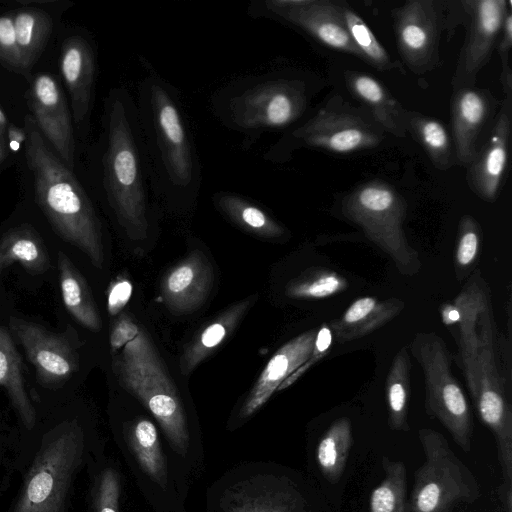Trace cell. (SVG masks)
<instances>
[{"mask_svg":"<svg viewBox=\"0 0 512 512\" xmlns=\"http://www.w3.org/2000/svg\"><path fill=\"white\" fill-rule=\"evenodd\" d=\"M441 24L437 1L410 0L395 11L398 51L414 73L423 74L438 65Z\"/></svg>","mask_w":512,"mask_h":512,"instance_id":"cell-14","label":"cell"},{"mask_svg":"<svg viewBox=\"0 0 512 512\" xmlns=\"http://www.w3.org/2000/svg\"><path fill=\"white\" fill-rule=\"evenodd\" d=\"M257 295L232 304L205 326L185 347L180 358V370L190 375L220 344L234 332L248 310L256 301Z\"/></svg>","mask_w":512,"mask_h":512,"instance_id":"cell-23","label":"cell"},{"mask_svg":"<svg viewBox=\"0 0 512 512\" xmlns=\"http://www.w3.org/2000/svg\"><path fill=\"white\" fill-rule=\"evenodd\" d=\"M7 136L10 141V146L13 150H17L19 145L26 142L27 135L23 128L14 124H9L7 127Z\"/></svg>","mask_w":512,"mask_h":512,"instance_id":"cell-43","label":"cell"},{"mask_svg":"<svg viewBox=\"0 0 512 512\" xmlns=\"http://www.w3.org/2000/svg\"><path fill=\"white\" fill-rule=\"evenodd\" d=\"M57 262L65 308L85 328L100 330L102 320L86 279L64 252H58Z\"/></svg>","mask_w":512,"mask_h":512,"instance_id":"cell-25","label":"cell"},{"mask_svg":"<svg viewBox=\"0 0 512 512\" xmlns=\"http://www.w3.org/2000/svg\"><path fill=\"white\" fill-rule=\"evenodd\" d=\"M348 90L362 101L377 123L397 137L408 131V113L388 89L374 77L355 71L345 73Z\"/></svg>","mask_w":512,"mask_h":512,"instance_id":"cell-22","label":"cell"},{"mask_svg":"<svg viewBox=\"0 0 512 512\" xmlns=\"http://www.w3.org/2000/svg\"><path fill=\"white\" fill-rule=\"evenodd\" d=\"M408 131L423 146L437 169L446 170L453 165L451 139L442 122L429 116L409 112Z\"/></svg>","mask_w":512,"mask_h":512,"instance_id":"cell-31","label":"cell"},{"mask_svg":"<svg viewBox=\"0 0 512 512\" xmlns=\"http://www.w3.org/2000/svg\"><path fill=\"white\" fill-rule=\"evenodd\" d=\"M302 495L289 485L265 489L262 493L242 494L230 512H306Z\"/></svg>","mask_w":512,"mask_h":512,"instance_id":"cell-35","label":"cell"},{"mask_svg":"<svg viewBox=\"0 0 512 512\" xmlns=\"http://www.w3.org/2000/svg\"><path fill=\"white\" fill-rule=\"evenodd\" d=\"M497 100L487 89L475 87L454 90L451 122L456 162L469 166L477 155L479 137L490 120Z\"/></svg>","mask_w":512,"mask_h":512,"instance_id":"cell-19","label":"cell"},{"mask_svg":"<svg viewBox=\"0 0 512 512\" xmlns=\"http://www.w3.org/2000/svg\"><path fill=\"white\" fill-rule=\"evenodd\" d=\"M479 227L470 216H464L460 222V238L457 246L456 259L461 266L471 264L479 247Z\"/></svg>","mask_w":512,"mask_h":512,"instance_id":"cell-40","label":"cell"},{"mask_svg":"<svg viewBox=\"0 0 512 512\" xmlns=\"http://www.w3.org/2000/svg\"><path fill=\"white\" fill-rule=\"evenodd\" d=\"M385 310L386 308L378 304L377 299L373 297L359 298L343 314L337 329L344 327V341L360 336L390 317L385 315Z\"/></svg>","mask_w":512,"mask_h":512,"instance_id":"cell-36","label":"cell"},{"mask_svg":"<svg viewBox=\"0 0 512 512\" xmlns=\"http://www.w3.org/2000/svg\"><path fill=\"white\" fill-rule=\"evenodd\" d=\"M132 295V284L127 279H119L111 285L108 294V311L111 315L118 314L127 304Z\"/></svg>","mask_w":512,"mask_h":512,"instance_id":"cell-42","label":"cell"},{"mask_svg":"<svg viewBox=\"0 0 512 512\" xmlns=\"http://www.w3.org/2000/svg\"><path fill=\"white\" fill-rule=\"evenodd\" d=\"M7 131V118L3 110L0 108V164L6 158V142L5 134Z\"/></svg>","mask_w":512,"mask_h":512,"instance_id":"cell-45","label":"cell"},{"mask_svg":"<svg viewBox=\"0 0 512 512\" xmlns=\"http://www.w3.org/2000/svg\"><path fill=\"white\" fill-rule=\"evenodd\" d=\"M28 99L40 132L58 158L72 170L75 155L72 117L62 89L52 76L40 74L31 84Z\"/></svg>","mask_w":512,"mask_h":512,"instance_id":"cell-16","label":"cell"},{"mask_svg":"<svg viewBox=\"0 0 512 512\" xmlns=\"http://www.w3.org/2000/svg\"><path fill=\"white\" fill-rule=\"evenodd\" d=\"M346 280L330 271L308 273L292 280L286 294L292 298H324L346 287Z\"/></svg>","mask_w":512,"mask_h":512,"instance_id":"cell-37","label":"cell"},{"mask_svg":"<svg viewBox=\"0 0 512 512\" xmlns=\"http://www.w3.org/2000/svg\"><path fill=\"white\" fill-rule=\"evenodd\" d=\"M504 512H512V484L501 483L497 489Z\"/></svg>","mask_w":512,"mask_h":512,"instance_id":"cell-44","label":"cell"},{"mask_svg":"<svg viewBox=\"0 0 512 512\" xmlns=\"http://www.w3.org/2000/svg\"><path fill=\"white\" fill-rule=\"evenodd\" d=\"M411 352L418 360L425 382L426 413L437 419L465 452L471 450L473 416L451 370L449 351L434 332L416 334Z\"/></svg>","mask_w":512,"mask_h":512,"instance_id":"cell-10","label":"cell"},{"mask_svg":"<svg viewBox=\"0 0 512 512\" xmlns=\"http://www.w3.org/2000/svg\"><path fill=\"white\" fill-rule=\"evenodd\" d=\"M84 448V432L76 419L47 431L10 512H66Z\"/></svg>","mask_w":512,"mask_h":512,"instance_id":"cell-7","label":"cell"},{"mask_svg":"<svg viewBox=\"0 0 512 512\" xmlns=\"http://www.w3.org/2000/svg\"><path fill=\"white\" fill-rule=\"evenodd\" d=\"M383 133V128L369 111L354 107L335 95L315 115L285 134L263 158L269 162H283L300 146L342 154L371 149L381 143Z\"/></svg>","mask_w":512,"mask_h":512,"instance_id":"cell-8","label":"cell"},{"mask_svg":"<svg viewBox=\"0 0 512 512\" xmlns=\"http://www.w3.org/2000/svg\"><path fill=\"white\" fill-rule=\"evenodd\" d=\"M104 112L99 160L102 192L126 235L143 240L150 230L151 196L155 191L135 96L125 87L114 88Z\"/></svg>","mask_w":512,"mask_h":512,"instance_id":"cell-2","label":"cell"},{"mask_svg":"<svg viewBox=\"0 0 512 512\" xmlns=\"http://www.w3.org/2000/svg\"><path fill=\"white\" fill-rule=\"evenodd\" d=\"M247 12L252 18L270 19L296 27L334 50L363 60L344 24L339 1L254 0Z\"/></svg>","mask_w":512,"mask_h":512,"instance_id":"cell-11","label":"cell"},{"mask_svg":"<svg viewBox=\"0 0 512 512\" xmlns=\"http://www.w3.org/2000/svg\"><path fill=\"white\" fill-rule=\"evenodd\" d=\"M9 331L24 348L28 360L43 385L57 387L67 381L79 367V354L72 331L55 333L40 324L11 316Z\"/></svg>","mask_w":512,"mask_h":512,"instance_id":"cell-12","label":"cell"},{"mask_svg":"<svg viewBox=\"0 0 512 512\" xmlns=\"http://www.w3.org/2000/svg\"><path fill=\"white\" fill-rule=\"evenodd\" d=\"M128 441L142 469L163 487L167 469L154 424L138 419L129 429Z\"/></svg>","mask_w":512,"mask_h":512,"instance_id":"cell-32","label":"cell"},{"mask_svg":"<svg viewBox=\"0 0 512 512\" xmlns=\"http://www.w3.org/2000/svg\"><path fill=\"white\" fill-rule=\"evenodd\" d=\"M0 64L13 72L25 74L16 43L13 14L0 16Z\"/></svg>","mask_w":512,"mask_h":512,"instance_id":"cell-38","label":"cell"},{"mask_svg":"<svg viewBox=\"0 0 512 512\" xmlns=\"http://www.w3.org/2000/svg\"><path fill=\"white\" fill-rule=\"evenodd\" d=\"M110 347L113 370L120 385L149 409L173 449L185 455L189 432L182 402L148 335L123 314L112 325Z\"/></svg>","mask_w":512,"mask_h":512,"instance_id":"cell-5","label":"cell"},{"mask_svg":"<svg viewBox=\"0 0 512 512\" xmlns=\"http://www.w3.org/2000/svg\"><path fill=\"white\" fill-rule=\"evenodd\" d=\"M342 210L374 240L390 247L402 243L405 201L391 184L375 179L358 185L343 198Z\"/></svg>","mask_w":512,"mask_h":512,"instance_id":"cell-13","label":"cell"},{"mask_svg":"<svg viewBox=\"0 0 512 512\" xmlns=\"http://www.w3.org/2000/svg\"><path fill=\"white\" fill-rule=\"evenodd\" d=\"M0 387L6 390L24 426L29 430L33 429L36 424V410L25 388L21 357L10 332L1 325Z\"/></svg>","mask_w":512,"mask_h":512,"instance_id":"cell-26","label":"cell"},{"mask_svg":"<svg viewBox=\"0 0 512 512\" xmlns=\"http://www.w3.org/2000/svg\"><path fill=\"white\" fill-rule=\"evenodd\" d=\"M459 318L460 314L455 306H449L443 310V319L447 324L457 322Z\"/></svg>","mask_w":512,"mask_h":512,"instance_id":"cell-46","label":"cell"},{"mask_svg":"<svg viewBox=\"0 0 512 512\" xmlns=\"http://www.w3.org/2000/svg\"><path fill=\"white\" fill-rule=\"evenodd\" d=\"M384 477L369 497V512H409L406 467L400 460L382 457Z\"/></svg>","mask_w":512,"mask_h":512,"instance_id":"cell-30","label":"cell"},{"mask_svg":"<svg viewBox=\"0 0 512 512\" xmlns=\"http://www.w3.org/2000/svg\"><path fill=\"white\" fill-rule=\"evenodd\" d=\"M135 96L155 194L188 204L202 184L201 163L179 90L144 59Z\"/></svg>","mask_w":512,"mask_h":512,"instance_id":"cell-1","label":"cell"},{"mask_svg":"<svg viewBox=\"0 0 512 512\" xmlns=\"http://www.w3.org/2000/svg\"><path fill=\"white\" fill-rule=\"evenodd\" d=\"M512 47V11H508L502 24L497 46L501 59V83L505 96L512 95V70L509 65V53Z\"/></svg>","mask_w":512,"mask_h":512,"instance_id":"cell-41","label":"cell"},{"mask_svg":"<svg viewBox=\"0 0 512 512\" xmlns=\"http://www.w3.org/2000/svg\"><path fill=\"white\" fill-rule=\"evenodd\" d=\"M212 201L227 219L243 231L259 238L276 239L285 235V228L265 209L244 196L218 191Z\"/></svg>","mask_w":512,"mask_h":512,"instance_id":"cell-24","label":"cell"},{"mask_svg":"<svg viewBox=\"0 0 512 512\" xmlns=\"http://www.w3.org/2000/svg\"><path fill=\"white\" fill-rule=\"evenodd\" d=\"M406 348L396 355L387 377L388 425L395 431L408 432L409 370Z\"/></svg>","mask_w":512,"mask_h":512,"instance_id":"cell-33","label":"cell"},{"mask_svg":"<svg viewBox=\"0 0 512 512\" xmlns=\"http://www.w3.org/2000/svg\"><path fill=\"white\" fill-rule=\"evenodd\" d=\"M467 33L452 78L454 90L473 87L480 70L488 62L511 10L510 0H470L463 2Z\"/></svg>","mask_w":512,"mask_h":512,"instance_id":"cell-15","label":"cell"},{"mask_svg":"<svg viewBox=\"0 0 512 512\" xmlns=\"http://www.w3.org/2000/svg\"><path fill=\"white\" fill-rule=\"evenodd\" d=\"M119 478L116 471L107 468L100 476L95 506L96 512H119Z\"/></svg>","mask_w":512,"mask_h":512,"instance_id":"cell-39","label":"cell"},{"mask_svg":"<svg viewBox=\"0 0 512 512\" xmlns=\"http://www.w3.org/2000/svg\"><path fill=\"white\" fill-rule=\"evenodd\" d=\"M214 274L207 256L194 250L163 276L160 292L166 307L175 314H189L208 298Z\"/></svg>","mask_w":512,"mask_h":512,"instance_id":"cell-18","label":"cell"},{"mask_svg":"<svg viewBox=\"0 0 512 512\" xmlns=\"http://www.w3.org/2000/svg\"><path fill=\"white\" fill-rule=\"evenodd\" d=\"M26 160L39 207L54 231L96 267L104 264L101 222L85 189L50 149L34 118L24 119Z\"/></svg>","mask_w":512,"mask_h":512,"instance_id":"cell-3","label":"cell"},{"mask_svg":"<svg viewBox=\"0 0 512 512\" xmlns=\"http://www.w3.org/2000/svg\"><path fill=\"white\" fill-rule=\"evenodd\" d=\"M418 437L425 459L414 472L409 512H453L460 504L476 502L480 486L447 439L429 428L420 429Z\"/></svg>","mask_w":512,"mask_h":512,"instance_id":"cell-9","label":"cell"},{"mask_svg":"<svg viewBox=\"0 0 512 512\" xmlns=\"http://www.w3.org/2000/svg\"><path fill=\"white\" fill-rule=\"evenodd\" d=\"M16 262L33 275L43 274L51 266L41 237L30 225L13 228L0 240V276L8 266Z\"/></svg>","mask_w":512,"mask_h":512,"instance_id":"cell-27","label":"cell"},{"mask_svg":"<svg viewBox=\"0 0 512 512\" xmlns=\"http://www.w3.org/2000/svg\"><path fill=\"white\" fill-rule=\"evenodd\" d=\"M316 330L304 332L282 345L270 358L240 409L246 418L261 408L279 386L311 357Z\"/></svg>","mask_w":512,"mask_h":512,"instance_id":"cell-20","label":"cell"},{"mask_svg":"<svg viewBox=\"0 0 512 512\" xmlns=\"http://www.w3.org/2000/svg\"><path fill=\"white\" fill-rule=\"evenodd\" d=\"M306 81L284 70L237 77L210 96L211 113L248 149L265 133L292 126L306 111Z\"/></svg>","mask_w":512,"mask_h":512,"instance_id":"cell-4","label":"cell"},{"mask_svg":"<svg viewBox=\"0 0 512 512\" xmlns=\"http://www.w3.org/2000/svg\"><path fill=\"white\" fill-rule=\"evenodd\" d=\"M488 308L487 300L479 315L480 337L474 323L460 326V356L479 416L493 434L503 482L512 484V412L496 362Z\"/></svg>","mask_w":512,"mask_h":512,"instance_id":"cell-6","label":"cell"},{"mask_svg":"<svg viewBox=\"0 0 512 512\" xmlns=\"http://www.w3.org/2000/svg\"><path fill=\"white\" fill-rule=\"evenodd\" d=\"M16 43L25 73L42 54L52 29V19L43 10L27 8L13 14Z\"/></svg>","mask_w":512,"mask_h":512,"instance_id":"cell-28","label":"cell"},{"mask_svg":"<svg viewBox=\"0 0 512 512\" xmlns=\"http://www.w3.org/2000/svg\"><path fill=\"white\" fill-rule=\"evenodd\" d=\"M512 122V95L505 96L489 138L467 170L469 188L485 201H494L508 163Z\"/></svg>","mask_w":512,"mask_h":512,"instance_id":"cell-17","label":"cell"},{"mask_svg":"<svg viewBox=\"0 0 512 512\" xmlns=\"http://www.w3.org/2000/svg\"><path fill=\"white\" fill-rule=\"evenodd\" d=\"M60 69L67 87L75 123L84 122L92 109L96 56L91 43L82 36L68 37L62 44Z\"/></svg>","mask_w":512,"mask_h":512,"instance_id":"cell-21","label":"cell"},{"mask_svg":"<svg viewBox=\"0 0 512 512\" xmlns=\"http://www.w3.org/2000/svg\"><path fill=\"white\" fill-rule=\"evenodd\" d=\"M353 445L352 424L349 418L334 421L320 438L316 448L318 467L327 481L341 478Z\"/></svg>","mask_w":512,"mask_h":512,"instance_id":"cell-29","label":"cell"},{"mask_svg":"<svg viewBox=\"0 0 512 512\" xmlns=\"http://www.w3.org/2000/svg\"><path fill=\"white\" fill-rule=\"evenodd\" d=\"M340 10L347 31L363 56V61L379 71L393 68L386 49L377 40L366 22L343 1H339Z\"/></svg>","mask_w":512,"mask_h":512,"instance_id":"cell-34","label":"cell"}]
</instances>
